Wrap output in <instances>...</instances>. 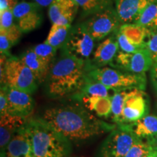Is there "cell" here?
<instances>
[{
  "instance_id": "7a4b0ae2",
  "label": "cell",
  "mask_w": 157,
  "mask_h": 157,
  "mask_svg": "<svg viewBox=\"0 0 157 157\" xmlns=\"http://www.w3.org/2000/svg\"><path fill=\"white\" fill-rule=\"evenodd\" d=\"M87 81V62L61 50L51 65L46 79V92L50 98L76 95Z\"/></svg>"
},
{
  "instance_id": "4dcf8cb0",
  "label": "cell",
  "mask_w": 157,
  "mask_h": 157,
  "mask_svg": "<svg viewBox=\"0 0 157 157\" xmlns=\"http://www.w3.org/2000/svg\"><path fill=\"white\" fill-rule=\"evenodd\" d=\"M146 48L150 52L153 61L157 60V30L151 31L146 42Z\"/></svg>"
},
{
  "instance_id": "9c48e42d",
  "label": "cell",
  "mask_w": 157,
  "mask_h": 157,
  "mask_svg": "<svg viewBox=\"0 0 157 157\" xmlns=\"http://www.w3.org/2000/svg\"><path fill=\"white\" fill-rule=\"evenodd\" d=\"M149 113V100L145 90L132 89L127 90L123 102L119 124L135 122Z\"/></svg>"
},
{
  "instance_id": "74e56055",
  "label": "cell",
  "mask_w": 157,
  "mask_h": 157,
  "mask_svg": "<svg viewBox=\"0 0 157 157\" xmlns=\"http://www.w3.org/2000/svg\"><path fill=\"white\" fill-rule=\"evenodd\" d=\"M150 143H151V146H152L153 148H155V149H156V150H157V137L154 139V140H152Z\"/></svg>"
},
{
  "instance_id": "ac0fdd59",
  "label": "cell",
  "mask_w": 157,
  "mask_h": 157,
  "mask_svg": "<svg viewBox=\"0 0 157 157\" xmlns=\"http://www.w3.org/2000/svg\"><path fill=\"white\" fill-rule=\"evenodd\" d=\"M140 140L151 143L157 137V116L148 114L135 122L124 124Z\"/></svg>"
},
{
  "instance_id": "8fae6325",
  "label": "cell",
  "mask_w": 157,
  "mask_h": 157,
  "mask_svg": "<svg viewBox=\"0 0 157 157\" xmlns=\"http://www.w3.org/2000/svg\"><path fill=\"white\" fill-rule=\"evenodd\" d=\"M15 22L22 33H28L38 28L42 21L40 6L29 2H21L13 9Z\"/></svg>"
},
{
  "instance_id": "484cf974",
  "label": "cell",
  "mask_w": 157,
  "mask_h": 157,
  "mask_svg": "<svg viewBox=\"0 0 157 157\" xmlns=\"http://www.w3.org/2000/svg\"><path fill=\"white\" fill-rule=\"evenodd\" d=\"M127 90L114 92L111 96V119L116 124H119L121 112L123 109V102Z\"/></svg>"
},
{
  "instance_id": "e575fe53",
  "label": "cell",
  "mask_w": 157,
  "mask_h": 157,
  "mask_svg": "<svg viewBox=\"0 0 157 157\" xmlns=\"http://www.w3.org/2000/svg\"><path fill=\"white\" fill-rule=\"evenodd\" d=\"M151 79L153 87L157 95V60L153 63V65L151 68Z\"/></svg>"
},
{
  "instance_id": "52a82bcc",
  "label": "cell",
  "mask_w": 157,
  "mask_h": 157,
  "mask_svg": "<svg viewBox=\"0 0 157 157\" xmlns=\"http://www.w3.org/2000/svg\"><path fill=\"white\" fill-rule=\"evenodd\" d=\"M138 139L124 124H117L102 143L99 157H125Z\"/></svg>"
},
{
  "instance_id": "5bb4252c",
  "label": "cell",
  "mask_w": 157,
  "mask_h": 157,
  "mask_svg": "<svg viewBox=\"0 0 157 157\" xmlns=\"http://www.w3.org/2000/svg\"><path fill=\"white\" fill-rule=\"evenodd\" d=\"M1 157H36L26 124L14 135Z\"/></svg>"
},
{
  "instance_id": "603a6c76",
  "label": "cell",
  "mask_w": 157,
  "mask_h": 157,
  "mask_svg": "<svg viewBox=\"0 0 157 157\" xmlns=\"http://www.w3.org/2000/svg\"><path fill=\"white\" fill-rule=\"evenodd\" d=\"M110 90L95 80L88 78L87 76V81L82 87L81 91L76 95L73 96L74 99L77 100L78 98L84 95H99L103 97H111L109 95Z\"/></svg>"
},
{
  "instance_id": "83f0119b",
  "label": "cell",
  "mask_w": 157,
  "mask_h": 157,
  "mask_svg": "<svg viewBox=\"0 0 157 157\" xmlns=\"http://www.w3.org/2000/svg\"><path fill=\"white\" fill-rule=\"evenodd\" d=\"M152 149L153 147L150 143L138 139L125 157H146Z\"/></svg>"
},
{
  "instance_id": "8d00e7d4",
  "label": "cell",
  "mask_w": 157,
  "mask_h": 157,
  "mask_svg": "<svg viewBox=\"0 0 157 157\" xmlns=\"http://www.w3.org/2000/svg\"><path fill=\"white\" fill-rule=\"evenodd\" d=\"M146 157H157V150L153 148L151 152Z\"/></svg>"
},
{
  "instance_id": "cb8c5ba5",
  "label": "cell",
  "mask_w": 157,
  "mask_h": 157,
  "mask_svg": "<svg viewBox=\"0 0 157 157\" xmlns=\"http://www.w3.org/2000/svg\"><path fill=\"white\" fill-rule=\"evenodd\" d=\"M134 23L146 27L150 31L157 30V2L148 5Z\"/></svg>"
},
{
  "instance_id": "d6986e66",
  "label": "cell",
  "mask_w": 157,
  "mask_h": 157,
  "mask_svg": "<svg viewBox=\"0 0 157 157\" xmlns=\"http://www.w3.org/2000/svg\"><path fill=\"white\" fill-rule=\"evenodd\" d=\"M22 61L28 66L36 78L38 84L46 81L51 66L45 63L30 48L20 56Z\"/></svg>"
},
{
  "instance_id": "7c38bea8",
  "label": "cell",
  "mask_w": 157,
  "mask_h": 157,
  "mask_svg": "<svg viewBox=\"0 0 157 157\" xmlns=\"http://www.w3.org/2000/svg\"><path fill=\"white\" fill-rule=\"evenodd\" d=\"M1 87L5 89L7 94V113L24 118L31 115L35 107V102L31 94L6 86Z\"/></svg>"
},
{
  "instance_id": "277c9868",
  "label": "cell",
  "mask_w": 157,
  "mask_h": 157,
  "mask_svg": "<svg viewBox=\"0 0 157 157\" xmlns=\"http://www.w3.org/2000/svg\"><path fill=\"white\" fill-rule=\"evenodd\" d=\"M87 76L113 93L132 89L145 90L146 87V74H133L111 66L93 67L87 62Z\"/></svg>"
},
{
  "instance_id": "44dd1931",
  "label": "cell",
  "mask_w": 157,
  "mask_h": 157,
  "mask_svg": "<svg viewBox=\"0 0 157 157\" xmlns=\"http://www.w3.org/2000/svg\"><path fill=\"white\" fill-rule=\"evenodd\" d=\"M119 31L127 37L130 42L137 46H146V42L151 31L137 23L121 24Z\"/></svg>"
},
{
  "instance_id": "f1b7e54d",
  "label": "cell",
  "mask_w": 157,
  "mask_h": 157,
  "mask_svg": "<svg viewBox=\"0 0 157 157\" xmlns=\"http://www.w3.org/2000/svg\"><path fill=\"white\" fill-rule=\"evenodd\" d=\"M116 37H117L118 44H119V50L121 52H126V53H133L141 49L146 48V46H137L133 44L124 34L119 31V29L116 32Z\"/></svg>"
},
{
  "instance_id": "4316f807",
  "label": "cell",
  "mask_w": 157,
  "mask_h": 157,
  "mask_svg": "<svg viewBox=\"0 0 157 157\" xmlns=\"http://www.w3.org/2000/svg\"><path fill=\"white\" fill-rule=\"evenodd\" d=\"M31 49L39 58H42L45 63H47L50 66H51L56 60L58 49L55 48L54 47L51 46L47 42H44L37 44L31 48Z\"/></svg>"
},
{
  "instance_id": "2e32d148",
  "label": "cell",
  "mask_w": 157,
  "mask_h": 157,
  "mask_svg": "<svg viewBox=\"0 0 157 157\" xmlns=\"http://www.w3.org/2000/svg\"><path fill=\"white\" fill-rule=\"evenodd\" d=\"M157 0H117L116 10L121 24L134 23L143 10Z\"/></svg>"
},
{
  "instance_id": "7402d4cb",
  "label": "cell",
  "mask_w": 157,
  "mask_h": 157,
  "mask_svg": "<svg viewBox=\"0 0 157 157\" xmlns=\"http://www.w3.org/2000/svg\"><path fill=\"white\" fill-rule=\"evenodd\" d=\"M71 28V25H60L52 24L45 42L58 50L61 49L67 40Z\"/></svg>"
},
{
  "instance_id": "ba28073f",
  "label": "cell",
  "mask_w": 157,
  "mask_h": 157,
  "mask_svg": "<svg viewBox=\"0 0 157 157\" xmlns=\"http://www.w3.org/2000/svg\"><path fill=\"white\" fill-rule=\"evenodd\" d=\"M95 41L83 23L72 27L67 40L60 50L88 62L95 49Z\"/></svg>"
},
{
  "instance_id": "1f68e13d",
  "label": "cell",
  "mask_w": 157,
  "mask_h": 157,
  "mask_svg": "<svg viewBox=\"0 0 157 157\" xmlns=\"http://www.w3.org/2000/svg\"><path fill=\"white\" fill-rule=\"evenodd\" d=\"M13 44L4 33L0 32V52L1 55H10V50Z\"/></svg>"
},
{
  "instance_id": "30bf717a",
  "label": "cell",
  "mask_w": 157,
  "mask_h": 157,
  "mask_svg": "<svg viewBox=\"0 0 157 157\" xmlns=\"http://www.w3.org/2000/svg\"><path fill=\"white\" fill-rule=\"evenodd\" d=\"M153 63L150 52L145 48L133 53H126L119 50L113 62L109 66L133 74H146V72L151 69Z\"/></svg>"
},
{
  "instance_id": "ffe728a7",
  "label": "cell",
  "mask_w": 157,
  "mask_h": 157,
  "mask_svg": "<svg viewBox=\"0 0 157 157\" xmlns=\"http://www.w3.org/2000/svg\"><path fill=\"white\" fill-rule=\"evenodd\" d=\"M84 107L90 111H94L100 118H107L111 116V97L99 95H84L78 98Z\"/></svg>"
},
{
  "instance_id": "3957f363",
  "label": "cell",
  "mask_w": 157,
  "mask_h": 157,
  "mask_svg": "<svg viewBox=\"0 0 157 157\" xmlns=\"http://www.w3.org/2000/svg\"><path fill=\"white\" fill-rule=\"evenodd\" d=\"M36 157H68L71 143L40 117L29 118L26 123Z\"/></svg>"
},
{
  "instance_id": "e0dca14e",
  "label": "cell",
  "mask_w": 157,
  "mask_h": 157,
  "mask_svg": "<svg viewBox=\"0 0 157 157\" xmlns=\"http://www.w3.org/2000/svg\"><path fill=\"white\" fill-rule=\"evenodd\" d=\"M29 118L10 113L0 115V148L1 154L5 152L11 139L20 129L26 124Z\"/></svg>"
},
{
  "instance_id": "5b68a950",
  "label": "cell",
  "mask_w": 157,
  "mask_h": 157,
  "mask_svg": "<svg viewBox=\"0 0 157 157\" xmlns=\"http://www.w3.org/2000/svg\"><path fill=\"white\" fill-rule=\"evenodd\" d=\"M1 87L6 86L29 94L34 93L38 87L36 78L20 57L1 55Z\"/></svg>"
},
{
  "instance_id": "4fadbf2b",
  "label": "cell",
  "mask_w": 157,
  "mask_h": 157,
  "mask_svg": "<svg viewBox=\"0 0 157 157\" xmlns=\"http://www.w3.org/2000/svg\"><path fill=\"white\" fill-rule=\"evenodd\" d=\"M119 51L116 33L104 39L94 50L88 64L93 67L111 66Z\"/></svg>"
},
{
  "instance_id": "d4e9b609",
  "label": "cell",
  "mask_w": 157,
  "mask_h": 157,
  "mask_svg": "<svg viewBox=\"0 0 157 157\" xmlns=\"http://www.w3.org/2000/svg\"><path fill=\"white\" fill-rule=\"evenodd\" d=\"M86 15H91L111 6V0H74Z\"/></svg>"
},
{
  "instance_id": "8992f818",
  "label": "cell",
  "mask_w": 157,
  "mask_h": 157,
  "mask_svg": "<svg viewBox=\"0 0 157 157\" xmlns=\"http://www.w3.org/2000/svg\"><path fill=\"white\" fill-rule=\"evenodd\" d=\"M82 23L95 42H100L115 34L121 25L116 8L111 5L91 15Z\"/></svg>"
},
{
  "instance_id": "d6a6232c",
  "label": "cell",
  "mask_w": 157,
  "mask_h": 157,
  "mask_svg": "<svg viewBox=\"0 0 157 157\" xmlns=\"http://www.w3.org/2000/svg\"><path fill=\"white\" fill-rule=\"evenodd\" d=\"M7 108H8V102H7V94L5 89L1 87L0 90V115L7 113Z\"/></svg>"
},
{
  "instance_id": "d590c367",
  "label": "cell",
  "mask_w": 157,
  "mask_h": 157,
  "mask_svg": "<svg viewBox=\"0 0 157 157\" xmlns=\"http://www.w3.org/2000/svg\"><path fill=\"white\" fill-rule=\"evenodd\" d=\"M53 1L54 0H34V2L39 5L40 7H48V6H50Z\"/></svg>"
},
{
  "instance_id": "836d02e7",
  "label": "cell",
  "mask_w": 157,
  "mask_h": 157,
  "mask_svg": "<svg viewBox=\"0 0 157 157\" xmlns=\"http://www.w3.org/2000/svg\"><path fill=\"white\" fill-rule=\"evenodd\" d=\"M21 0H0V12L7 9H13Z\"/></svg>"
},
{
  "instance_id": "f35d334b",
  "label": "cell",
  "mask_w": 157,
  "mask_h": 157,
  "mask_svg": "<svg viewBox=\"0 0 157 157\" xmlns=\"http://www.w3.org/2000/svg\"><path fill=\"white\" fill-rule=\"evenodd\" d=\"M156 109H157V102H156Z\"/></svg>"
},
{
  "instance_id": "f546056e",
  "label": "cell",
  "mask_w": 157,
  "mask_h": 157,
  "mask_svg": "<svg viewBox=\"0 0 157 157\" xmlns=\"http://www.w3.org/2000/svg\"><path fill=\"white\" fill-rule=\"evenodd\" d=\"M15 25L13 9L0 12V31H8Z\"/></svg>"
},
{
  "instance_id": "9a60e30c",
  "label": "cell",
  "mask_w": 157,
  "mask_h": 157,
  "mask_svg": "<svg viewBox=\"0 0 157 157\" xmlns=\"http://www.w3.org/2000/svg\"><path fill=\"white\" fill-rule=\"evenodd\" d=\"M78 9L74 0H54L49 6L48 15L52 24L71 25Z\"/></svg>"
},
{
  "instance_id": "6da1fadb",
  "label": "cell",
  "mask_w": 157,
  "mask_h": 157,
  "mask_svg": "<svg viewBox=\"0 0 157 157\" xmlns=\"http://www.w3.org/2000/svg\"><path fill=\"white\" fill-rule=\"evenodd\" d=\"M42 119L71 143H84L110 132L116 124H109L96 117L80 105H63L45 109Z\"/></svg>"
}]
</instances>
